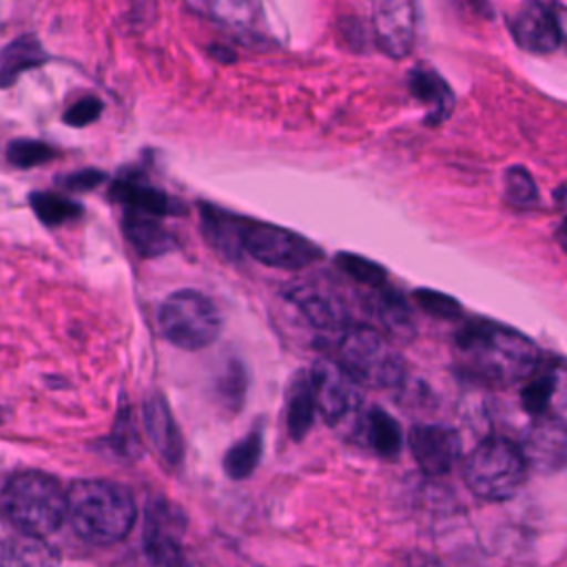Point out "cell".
Masks as SVG:
<instances>
[{
  "mask_svg": "<svg viewBox=\"0 0 567 567\" xmlns=\"http://www.w3.org/2000/svg\"><path fill=\"white\" fill-rule=\"evenodd\" d=\"M454 352L467 374L498 388L527 381L540 365V350L527 334L489 319L467 321L456 332Z\"/></svg>",
  "mask_w": 567,
  "mask_h": 567,
  "instance_id": "1",
  "label": "cell"
},
{
  "mask_svg": "<svg viewBox=\"0 0 567 567\" xmlns=\"http://www.w3.org/2000/svg\"><path fill=\"white\" fill-rule=\"evenodd\" d=\"M66 518L82 540L106 547L128 536L137 520V505L120 483L82 478L66 489Z\"/></svg>",
  "mask_w": 567,
  "mask_h": 567,
  "instance_id": "2",
  "label": "cell"
},
{
  "mask_svg": "<svg viewBox=\"0 0 567 567\" xmlns=\"http://www.w3.org/2000/svg\"><path fill=\"white\" fill-rule=\"evenodd\" d=\"M0 503L20 534L44 538L66 518V492L53 476L38 470L11 476L2 489Z\"/></svg>",
  "mask_w": 567,
  "mask_h": 567,
  "instance_id": "3",
  "label": "cell"
},
{
  "mask_svg": "<svg viewBox=\"0 0 567 567\" xmlns=\"http://www.w3.org/2000/svg\"><path fill=\"white\" fill-rule=\"evenodd\" d=\"M527 470L518 443L505 436H487L465 456L463 481L483 501H507L523 487Z\"/></svg>",
  "mask_w": 567,
  "mask_h": 567,
  "instance_id": "4",
  "label": "cell"
},
{
  "mask_svg": "<svg viewBox=\"0 0 567 567\" xmlns=\"http://www.w3.org/2000/svg\"><path fill=\"white\" fill-rule=\"evenodd\" d=\"M337 363L359 383L377 390L396 388L405 379V363L392 343L370 326H350L339 334Z\"/></svg>",
  "mask_w": 567,
  "mask_h": 567,
  "instance_id": "5",
  "label": "cell"
},
{
  "mask_svg": "<svg viewBox=\"0 0 567 567\" xmlns=\"http://www.w3.org/2000/svg\"><path fill=\"white\" fill-rule=\"evenodd\" d=\"M162 337L182 350H202L221 332V315L217 306L199 290H175L157 310Z\"/></svg>",
  "mask_w": 567,
  "mask_h": 567,
  "instance_id": "6",
  "label": "cell"
},
{
  "mask_svg": "<svg viewBox=\"0 0 567 567\" xmlns=\"http://www.w3.org/2000/svg\"><path fill=\"white\" fill-rule=\"evenodd\" d=\"M241 250L279 270H301L321 257V248L308 237L268 221L248 219L241 224Z\"/></svg>",
  "mask_w": 567,
  "mask_h": 567,
  "instance_id": "7",
  "label": "cell"
},
{
  "mask_svg": "<svg viewBox=\"0 0 567 567\" xmlns=\"http://www.w3.org/2000/svg\"><path fill=\"white\" fill-rule=\"evenodd\" d=\"M315 405L317 412L323 416L326 423L339 425H354L361 414L363 394L359 383L334 361V359H317L308 370Z\"/></svg>",
  "mask_w": 567,
  "mask_h": 567,
  "instance_id": "8",
  "label": "cell"
},
{
  "mask_svg": "<svg viewBox=\"0 0 567 567\" xmlns=\"http://www.w3.org/2000/svg\"><path fill=\"white\" fill-rule=\"evenodd\" d=\"M186 532L184 512L166 498H155L144 514V551L155 567L182 565V538Z\"/></svg>",
  "mask_w": 567,
  "mask_h": 567,
  "instance_id": "9",
  "label": "cell"
},
{
  "mask_svg": "<svg viewBox=\"0 0 567 567\" xmlns=\"http://www.w3.org/2000/svg\"><path fill=\"white\" fill-rule=\"evenodd\" d=\"M377 47L394 60L410 55L416 38L414 0H368Z\"/></svg>",
  "mask_w": 567,
  "mask_h": 567,
  "instance_id": "10",
  "label": "cell"
},
{
  "mask_svg": "<svg viewBox=\"0 0 567 567\" xmlns=\"http://www.w3.org/2000/svg\"><path fill=\"white\" fill-rule=\"evenodd\" d=\"M514 42L529 53L547 55L563 44L560 4L547 0H527L512 20Z\"/></svg>",
  "mask_w": 567,
  "mask_h": 567,
  "instance_id": "11",
  "label": "cell"
},
{
  "mask_svg": "<svg viewBox=\"0 0 567 567\" xmlns=\"http://www.w3.org/2000/svg\"><path fill=\"white\" fill-rule=\"evenodd\" d=\"M410 450L423 474L445 476L461 458V436L447 425H414Z\"/></svg>",
  "mask_w": 567,
  "mask_h": 567,
  "instance_id": "12",
  "label": "cell"
},
{
  "mask_svg": "<svg viewBox=\"0 0 567 567\" xmlns=\"http://www.w3.org/2000/svg\"><path fill=\"white\" fill-rule=\"evenodd\" d=\"M142 419H144V430L155 452L159 454L162 463L171 470L179 467L184 461V439L171 412V405L162 392H151L144 399Z\"/></svg>",
  "mask_w": 567,
  "mask_h": 567,
  "instance_id": "13",
  "label": "cell"
},
{
  "mask_svg": "<svg viewBox=\"0 0 567 567\" xmlns=\"http://www.w3.org/2000/svg\"><path fill=\"white\" fill-rule=\"evenodd\" d=\"M565 445L567 434L563 419L554 414H540L529 425L520 452L527 465L540 472H556L565 465Z\"/></svg>",
  "mask_w": 567,
  "mask_h": 567,
  "instance_id": "14",
  "label": "cell"
},
{
  "mask_svg": "<svg viewBox=\"0 0 567 567\" xmlns=\"http://www.w3.org/2000/svg\"><path fill=\"white\" fill-rule=\"evenodd\" d=\"M286 297L315 330L341 334L348 328V312L343 303L319 286L295 284L286 290Z\"/></svg>",
  "mask_w": 567,
  "mask_h": 567,
  "instance_id": "15",
  "label": "cell"
},
{
  "mask_svg": "<svg viewBox=\"0 0 567 567\" xmlns=\"http://www.w3.org/2000/svg\"><path fill=\"white\" fill-rule=\"evenodd\" d=\"M111 197L124 206V210H135L153 217H166L177 213L175 202L162 190L148 184L137 173H126L117 177L111 186Z\"/></svg>",
  "mask_w": 567,
  "mask_h": 567,
  "instance_id": "16",
  "label": "cell"
},
{
  "mask_svg": "<svg viewBox=\"0 0 567 567\" xmlns=\"http://www.w3.org/2000/svg\"><path fill=\"white\" fill-rule=\"evenodd\" d=\"M412 95L425 106V122L430 126L443 124L454 111V93L450 84L430 66H414L408 75Z\"/></svg>",
  "mask_w": 567,
  "mask_h": 567,
  "instance_id": "17",
  "label": "cell"
},
{
  "mask_svg": "<svg viewBox=\"0 0 567 567\" xmlns=\"http://www.w3.org/2000/svg\"><path fill=\"white\" fill-rule=\"evenodd\" d=\"M354 434L368 443V447L383 456V458H396L403 447V432L394 416H390L385 410L372 405L368 412L359 414V419L352 425Z\"/></svg>",
  "mask_w": 567,
  "mask_h": 567,
  "instance_id": "18",
  "label": "cell"
},
{
  "mask_svg": "<svg viewBox=\"0 0 567 567\" xmlns=\"http://www.w3.org/2000/svg\"><path fill=\"white\" fill-rule=\"evenodd\" d=\"M122 230H124L126 239L131 241V246L142 257H159L175 248V237L162 224L159 217L135 213V210H124Z\"/></svg>",
  "mask_w": 567,
  "mask_h": 567,
  "instance_id": "19",
  "label": "cell"
},
{
  "mask_svg": "<svg viewBox=\"0 0 567 567\" xmlns=\"http://www.w3.org/2000/svg\"><path fill=\"white\" fill-rule=\"evenodd\" d=\"M317 405L308 370H299L286 390V430L292 441H303L315 425Z\"/></svg>",
  "mask_w": 567,
  "mask_h": 567,
  "instance_id": "20",
  "label": "cell"
},
{
  "mask_svg": "<svg viewBox=\"0 0 567 567\" xmlns=\"http://www.w3.org/2000/svg\"><path fill=\"white\" fill-rule=\"evenodd\" d=\"M374 315L383 328V332L399 343H408L416 337V323L412 319L408 301L394 292L388 290V286L377 290L374 297Z\"/></svg>",
  "mask_w": 567,
  "mask_h": 567,
  "instance_id": "21",
  "label": "cell"
},
{
  "mask_svg": "<svg viewBox=\"0 0 567 567\" xmlns=\"http://www.w3.org/2000/svg\"><path fill=\"white\" fill-rule=\"evenodd\" d=\"M0 567H62V560L44 538L18 534L2 547Z\"/></svg>",
  "mask_w": 567,
  "mask_h": 567,
  "instance_id": "22",
  "label": "cell"
},
{
  "mask_svg": "<svg viewBox=\"0 0 567 567\" xmlns=\"http://www.w3.org/2000/svg\"><path fill=\"white\" fill-rule=\"evenodd\" d=\"M44 60L47 53L35 35H18L0 51V89L11 86L24 71L40 66Z\"/></svg>",
  "mask_w": 567,
  "mask_h": 567,
  "instance_id": "23",
  "label": "cell"
},
{
  "mask_svg": "<svg viewBox=\"0 0 567 567\" xmlns=\"http://www.w3.org/2000/svg\"><path fill=\"white\" fill-rule=\"evenodd\" d=\"M241 224L244 219H237L228 215L226 210H219L215 206H204L202 208V226L204 233L219 252L228 257H237L241 250Z\"/></svg>",
  "mask_w": 567,
  "mask_h": 567,
  "instance_id": "24",
  "label": "cell"
},
{
  "mask_svg": "<svg viewBox=\"0 0 567 567\" xmlns=\"http://www.w3.org/2000/svg\"><path fill=\"white\" fill-rule=\"evenodd\" d=\"M264 454V434L259 427H255L252 432L244 434L235 445H230L221 458V467L224 474L233 481H244L248 478Z\"/></svg>",
  "mask_w": 567,
  "mask_h": 567,
  "instance_id": "25",
  "label": "cell"
},
{
  "mask_svg": "<svg viewBox=\"0 0 567 567\" xmlns=\"http://www.w3.org/2000/svg\"><path fill=\"white\" fill-rule=\"evenodd\" d=\"M556 385H558V370L543 368V363H540L538 370L527 379V383H525V388L520 392L523 408L527 412H532L534 416L547 414V408L551 403Z\"/></svg>",
  "mask_w": 567,
  "mask_h": 567,
  "instance_id": "26",
  "label": "cell"
},
{
  "mask_svg": "<svg viewBox=\"0 0 567 567\" xmlns=\"http://www.w3.org/2000/svg\"><path fill=\"white\" fill-rule=\"evenodd\" d=\"M31 208L35 213V217L44 224V226H60L66 221H73L82 215V206L71 202L69 197H62L58 193H31L29 197Z\"/></svg>",
  "mask_w": 567,
  "mask_h": 567,
  "instance_id": "27",
  "label": "cell"
},
{
  "mask_svg": "<svg viewBox=\"0 0 567 567\" xmlns=\"http://www.w3.org/2000/svg\"><path fill=\"white\" fill-rule=\"evenodd\" d=\"M334 264L357 284L368 286L372 290H379L383 286H388V272L372 259L354 255V252H339L334 257Z\"/></svg>",
  "mask_w": 567,
  "mask_h": 567,
  "instance_id": "28",
  "label": "cell"
},
{
  "mask_svg": "<svg viewBox=\"0 0 567 567\" xmlns=\"http://www.w3.org/2000/svg\"><path fill=\"white\" fill-rule=\"evenodd\" d=\"M217 396L221 405L230 412H237L241 408L246 396V370L237 359H230L217 377Z\"/></svg>",
  "mask_w": 567,
  "mask_h": 567,
  "instance_id": "29",
  "label": "cell"
},
{
  "mask_svg": "<svg viewBox=\"0 0 567 567\" xmlns=\"http://www.w3.org/2000/svg\"><path fill=\"white\" fill-rule=\"evenodd\" d=\"M208 13L213 20L226 27L246 29L257 18V2L255 0H210Z\"/></svg>",
  "mask_w": 567,
  "mask_h": 567,
  "instance_id": "30",
  "label": "cell"
},
{
  "mask_svg": "<svg viewBox=\"0 0 567 567\" xmlns=\"http://www.w3.org/2000/svg\"><path fill=\"white\" fill-rule=\"evenodd\" d=\"M505 197L518 208H529L538 202L536 179L525 166H509L505 171Z\"/></svg>",
  "mask_w": 567,
  "mask_h": 567,
  "instance_id": "31",
  "label": "cell"
},
{
  "mask_svg": "<svg viewBox=\"0 0 567 567\" xmlns=\"http://www.w3.org/2000/svg\"><path fill=\"white\" fill-rule=\"evenodd\" d=\"M53 157H55V151L40 140L22 137V140H13L7 146V159L18 168H33L51 162Z\"/></svg>",
  "mask_w": 567,
  "mask_h": 567,
  "instance_id": "32",
  "label": "cell"
},
{
  "mask_svg": "<svg viewBox=\"0 0 567 567\" xmlns=\"http://www.w3.org/2000/svg\"><path fill=\"white\" fill-rule=\"evenodd\" d=\"M414 301L416 306L427 312L430 317L434 319H443V321H452V319H458L461 317V303L445 295V292H439V290H430V288H419L414 292Z\"/></svg>",
  "mask_w": 567,
  "mask_h": 567,
  "instance_id": "33",
  "label": "cell"
},
{
  "mask_svg": "<svg viewBox=\"0 0 567 567\" xmlns=\"http://www.w3.org/2000/svg\"><path fill=\"white\" fill-rule=\"evenodd\" d=\"M113 447L126 456V458H135L140 454V439H137V432H135V425L131 421V412L128 408H124L120 412V421L115 423V430H113Z\"/></svg>",
  "mask_w": 567,
  "mask_h": 567,
  "instance_id": "34",
  "label": "cell"
},
{
  "mask_svg": "<svg viewBox=\"0 0 567 567\" xmlns=\"http://www.w3.org/2000/svg\"><path fill=\"white\" fill-rule=\"evenodd\" d=\"M102 113V102L93 95L89 97H82L78 100L75 104H71L66 111H64V122L69 126H75V128H82V126H89L91 122H95Z\"/></svg>",
  "mask_w": 567,
  "mask_h": 567,
  "instance_id": "35",
  "label": "cell"
},
{
  "mask_svg": "<svg viewBox=\"0 0 567 567\" xmlns=\"http://www.w3.org/2000/svg\"><path fill=\"white\" fill-rule=\"evenodd\" d=\"M104 182V173L95 171V168H82L78 173H71L62 179V184L71 190H91L95 188L97 184Z\"/></svg>",
  "mask_w": 567,
  "mask_h": 567,
  "instance_id": "36",
  "label": "cell"
},
{
  "mask_svg": "<svg viewBox=\"0 0 567 567\" xmlns=\"http://www.w3.org/2000/svg\"><path fill=\"white\" fill-rule=\"evenodd\" d=\"M179 567H199V565H179Z\"/></svg>",
  "mask_w": 567,
  "mask_h": 567,
  "instance_id": "37",
  "label": "cell"
}]
</instances>
